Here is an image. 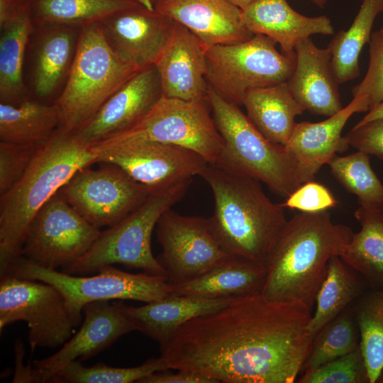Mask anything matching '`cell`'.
I'll return each instance as SVG.
<instances>
[{"mask_svg":"<svg viewBox=\"0 0 383 383\" xmlns=\"http://www.w3.org/2000/svg\"><path fill=\"white\" fill-rule=\"evenodd\" d=\"M156 233L162 249L157 259L171 284L196 279L231 256L220 245L209 218L170 209L160 217Z\"/></svg>","mask_w":383,"mask_h":383,"instance_id":"cell-15","label":"cell"},{"mask_svg":"<svg viewBox=\"0 0 383 383\" xmlns=\"http://www.w3.org/2000/svg\"><path fill=\"white\" fill-rule=\"evenodd\" d=\"M232 5L238 7L241 11L248 7L255 0H226Z\"/></svg>","mask_w":383,"mask_h":383,"instance_id":"cell-45","label":"cell"},{"mask_svg":"<svg viewBox=\"0 0 383 383\" xmlns=\"http://www.w3.org/2000/svg\"><path fill=\"white\" fill-rule=\"evenodd\" d=\"M40 146L0 141V194L6 193L24 174Z\"/></svg>","mask_w":383,"mask_h":383,"instance_id":"cell-40","label":"cell"},{"mask_svg":"<svg viewBox=\"0 0 383 383\" xmlns=\"http://www.w3.org/2000/svg\"><path fill=\"white\" fill-rule=\"evenodd\" d=\"M199 176L209 185L214 211L212 231L229 255L264 265L287 220L284 207L274 203L257 179L208 163Z\"/></svg>","mask_w":383,"mask_h":383,"instance_id":"cell-4","label":"cell"},{"mask_svg":"<svg viewBox=\"0 0 383 383\" xmlns=\"http://www.w3.org/2000/svg\"><path fill=\"white\" fill-rule=\"evenodd\" d=\"M58 108L28 99L18 104L0 103V141L40 146L59 128Z\"/></svg>","mask_w":383,"mask_h":383,"instance_id":"cell-30","label":"cell"},{"mask_svg":"<svg viewBox=\"0 0 383 383\" xmlns=\"http://www.w3.org/2000/svg\"><path fill=\"white\" fill-rule=\"evenodd\" d=\"M192 180H184L152 194L123 219L101 231L87 253L61 272L85 275L97 273L104 266L121 264L166 277L164 268L152 252V233L162 214L183 198Z\"/></svg>","mask_w":383,"mask_h":383,"instance_id":"cell-7","label":"cell"},{"mask_svg":"<svg viewBox=\"0 0 383 383\" xmlns=\"http://www.w3.org/2000/svg\"><path fill=\"white\" fill-rule=\"evenodd\" d=\"M354 216L360 230L353 233L339 256L372 290H383V206L360 205Z\"/></svg>","mask_w":383,"mask_h":383,"instance_id":"cell-29","label":"cell"},{"mask_svg":"<svg viewBox=\"0 0 383 383\" xmlns=\"http://www.w3.org/2000/svg\"><path fill=\"white\" fill-rule=\"evenodd\" d=\"M0 331L16 321L29 328L30 351L63 345L80 323L69 311L60 292L44 282L9 274L1 275Z\"/></svg>","mask_w":383,"mask_h":383,"instance_id":"cell-10","label":"cell"},{"mask_svg":"<svg viewBox=\"0 0 383 383\" xmlns=\"http://www.w3.org/2000/svg\"><path fill=\"white\" fill-rule=\"evenodd\" d=\"M242 21L253 35L269 37L279 44L283 54L290 57L296 56V45L311 35L334 33L328 17L304 16L287 0H255L242 11Z\"/></svg>","mask_w":383,"mask_h":383,"instance_id":"cell-24","label":"cell"},{"mask_svg":"<svg viewBox=\"0 0 383 383\" xmlns=\"http://www.w3.org/2000/svg\"><path fill=\"white\" fill-rule=\"evenodd\" d=\"M275 45L269 37L256 34L245 42L207 48L208 84L239 106L250 89L287 82L294 70L296 56L279 53Z\"/></svg>","mask_w":383,"mask_h":383,"instance_id":"cell-9","label":"cell"},{"mask_svg":"<svg viewBox=\"0 0 383 383\" xmlns=\"http://www.w3.org/2000/svg\"><path fill=\"white\" fill-rule=\"evenodd\" d=\"M153 4H155L157 0H151Z\"/></svg>","mask_w":383,"mask_h":383,"instance_id":"cell-47","label":"cell"},{"mask_svg":"<svg viewBox=\"0 0 383 383\" xmlns=\"http://www.w3.org/2000/svg\"><path fill=\"white\" fill-rule=\"evenodd\" d=\"M382 12L383 0H362L350 27L347 30H340L328 45L332 70L338 84L359 77L360 54L370 42L374 20Z\"/></svg>","mask_w":383,"mask_h":383,"instance_id":"cell-33","label":"cell"},{"mask_svg":"<svg viewBox=\"0 0 383 383\" xmlns=\"http://www.w3.org/2000/svg\"><path fill=\"white\" fill-rule=\"evenodd\" d=\"M299 383H370L360 347L303 373Z\"/></svg>","mask_w":383,"mask_h":383,"instance_id":"cell-38","label":"cell"},{"mask_svg":"<svg viewBox=\"0 0 383 383\" xmlns=\"http://www.w3.org/2000/svg\"><path fill=\"white\" fill-rule=\"evenodd\" d=\"M100 23L116 55L138 70L155 65L176 26L175 21L145 6L115 12Z\"/></svg>","mask_w":383,"mask_h":383,"instance_id":"cell-16","label":"cell"},{"mask_svg":"<svg viewBox=\"0 0 383 383\" xmlns=\"http://www.w3.org/2000/svg\"><path fill=\"white\" fill-rule=\"evenodd\" d=\"M28 4L35 26L65 24L82 27L126 9L154 8L151 0H28Z\"/></svg>","mask_w":383,"mask_h":383,"instance_id":"cell-32","label":"cell"},{"mask_svg":"<svg viewBox=\"0 0 383 383\" xmlns=\"http://www.w3.org/2000/svg\"><path fill=\"white\" fill-rule=\"evenodd\" d=\"M338 204L330 190L313 180L301 184L282 204L284 208L314 213L328 210Z\"/></svg>","mask_w":383,"mask_h":383,"instance_id":"cell-41","label":"cell"},{"mask_svg":"<svg viewBox=\"0 0 383 383\" xmlns=\"http://www.w3.org/2000/svg\"><path fill=\"white\" fill-rule=\"evenodd\" d=\"M360 341L359 326L351 304L313 337L303 373L353 352L360 347Z\"/></svg>","mask_w":383,"mask_h":383,"instance_id":"cell-35","label":"cell"},{"mask_svg":"<svg viewBox=\"0 0 383 383\" xmlns=\"http://www.w3.org/2000/svg\"><path fill=\"white\" fill-rule=\"evenodd\" d=\"M80 328L53 355L33 362L35 382L49 379L69 362L88 360L110 347L121 336L135 331L122 301L87 304Z\"/></svg>","mask_w":383,"mask_h":383,"instance_id":"cell-17","label":"cell"},{"mask_svg":"<svg viewBox=\"0 0 383 383\" xmlns=\"http://www.w3.org/2000/svg\"><path fill=\"white\" fill-rule=\"evenodd\" d=\"M370 60L362 82L352 89L353 97L363 96L369 110L383 101V27L371 34Z\"/></svg>","mask_w":383,"mask_h":383,"instance_id":"cell-39","label":"cell"},{"mask_svg":"<svg viewBox=\"0 0 383 383\" xmlns=\"http://www.w3.org/2000/svg\"><path fill=\"white\" fill-rule=\"evenodd\" d=\"M0 101L16 105L28 99L23 67L35 30L28 0H0Z\"/></svg>","mask_w":383,"mask_h":383,"instance_id":"cell-23","label":"cell"},{"mask_svg":"<svg viewBox=\"0 0 383 383\" xmlns=\"http://www.w3.org/2000/svg\"><path fill=\"white\" fill-rule=\"evenodd\" d=\"M154 8L189 29L206 49L254 36L243 23L242 11L226 0H157Z\"/></svg>","mask_w":383,"mask_h":383,"instance_id":"cell-20","label":"cell"},{"mask_svg":"<svg viewBox=\"0 0 383 383\" xmlns=\"http://www.w3.org/2000/svg\"><path fill=\"white\" fill-rule=\"evenodd\" d=\"M353 233L348 226L333 223L328 210L295 214L267 256L261 296L312 310L330 260L340 255Z\"/></svg>","mask_w":383,"mask_h":383,"instance_id":"cell-2","label":"cell"},{"mask_svg":"<svg viewBox=\"0 0 383 383\" xmlns=\"http://www.w3.org/2000/svg\"><path fill=\"white\" fill-rule=\"evenodd\" d=\"M79 28L65 24L35 26L33 87L39 98L52 96L66 82L76 55Z\"/></svg>","mask_w":383,"mask_h":383,"instance_id":"cell-25","label":"cell"},{"mask_svg":"<svg viewBox=\"0 0 383 383\" xmlns=\"http://www.w3.org/2000/svg\"><path fill=\"white\" fill-rule=\"evenodd\" d=\"M345 138L357 151L383 160V118L355 125Z\"/></svg>","mask_w":383,"mask_h":383,"instance_id":"cell-42","label":"cell"},{"mask_svg":"<svg viewBox=\"0 0 383 383\" xmlns=\"http://www.w3.org/2000/svg\"><path fill=\"white\" fill-rule=\"evenodd\" d=\"M207 99L223 140L214 165L262 182L272 192L285 197L301 184L295 162L284 145L267 139L238 105L223 98L209 84Z\"/></svg>","mask_w":383,"mask_h":383,"instance_id":"cell-5","label":"cell"},{"mask_svg":"<svg viewBox=\"0 0 383 383\" xmlns=\"http://www.w3.org/2000/svg\"><path fill=\"white\" fill-rule=\"evenodd\" d=\"M333 177L359 205L383 206V184L373 171L370 155L357 151L344 157L336 155L329 162Z\"/></svg>","mask_w":383,"mask_h":383,"instance_id":"cell-36","label":"cell"},{"mask_svg":"<svg viewBox=\"0 0 383 383\" xmlns=\"http://www.w3.org/2000/svg\"><path fill=\"white\" fill-rule=\"evenodd\" d=\"M79 170L59 190L67 202L94 227L111 226L152 194L120 167Z\"/></svg>","mask_w":383,"mask_h":383,"instance_id":"cell-14","label":"cell"},{"mask_svg":"<svg viewBox=\"0 0 383 383\" xmlns=\"http://www.w3.org/2000/svg\"><path fill=\"white\" fill-rule=\"evenodd\" d=\"M380 118H383V101L370 109L367 113L355 125H361Z\"/></svg>","mask_w":383,"mask_h":383,"instance_id":"cell-44","label":"cell"},{"mask_svg":"<svg viewBox=\"0 0 383 383\" xmlns=\"http://www.w3.org/2000/svg\"><path fill=\"white\" fill-rule=\"evenodd\" d=\"M296 66L287 80L288 87L296 101L311 113L332 116L343 106L338 83L334 76L328 48H318L309 38L294 49Z\"/></svg>","mask_w":383,"mask_h":383,"instance_id":"cell-22","label":"cell"},{"mask_svg":"<svg viewBox=\"0 0 383 383\" xmlns=\"http://www.w3.org/2000/svg\"><path fill=\"white\" fill-rule=\"evenodd\" d=\"M208 99L162 96L133 126L102 140H145L189 148L214 164L223 146Z\"/></svg>","mask_w":383,"mask_h":383,"instance_id":"cell-11","label":"cell"},{"mask_svg":"<svg viewBox=\"0 0 383 383\" xmlns=\"http://www.w3.org/2000/svg\"><path fill=\"white\" fill-rule=\"evenodd\" d=\"M311 311L261 294L237 298L182 325L160 357L169 369L218 383H293L311 350Z\"/></svg>","mask_w":383,"mask_h":383,"instance_id":"cell-1","label":"cell"},{"mask_svg":"<svg viewBox=\"0 0 383 383\" xmlns=\"http://www.w3.org/2000/svg\"><path fill=\"white\" fill-rule=\"evenodd\" d=\"M167 370L156 371L138 383H218L216 380L199 372L178 370L173 373Z\"/></svg>","mask_w":383,"mask_h":383,"instance_id":"cell-43","label":"cell"},{"mask_svg":"<svg viewBox=\"0 0 383 383\" xmlns=\"http://www.w3.org/2000/svg\"><path fill=\"white\" fill-rule=\"evenodd\" d=\"M98 162L90 145L57 128L21 178L0 198V274L21 256L33 218L80 169Z\"/></svg>","mask_w":383,"mask_h":383,"instance_id":"cell-3","label":"cell"},{"mask_svg":"<svg viewBox=\"0 0 383 383\" xmlns=\"http://www.w3.org/2000/svg\"><path fill=\"white\" fill-rule=\"evenodd\" d=\"M243 105L256 128L270 141L284 146L294 129L296 116L305 111L287 82L249 90Z\"/></svg>","mask_w":383,"mask_h":383,"instance_id":"cell-28","label":"cell"},{"mask_svg":"<svg viewBox=\"0 0 383 383\" xmlns=\"http://www.w3.org/2000/svg\"><path fill=\"white\" fill-rule=\"evenodd\" d=\"M58 191L38 211L21 256L44 268H65L91 248L100 233Z\"/></svg>","mask_w":383,"mask_h":383,"instance_id":"cell-13","label":"cell"},{"mask_svg":"<svg viewBox=\"0 0 383 383\" xmlns=\"http://www.w3.org/2000/svg\"><path fill=\"white\" fill-rule=\"evenodd\" d=\"M206 50L194 34L176 22L169 45L155 64L163 96L186 101L208 99Z\"/></svg>","mask_w":383,"mask_h":383,"instance_id":"cell-21","label":"cell"},{"mask_svg":"<svg viewBox=\"0 0 383 383\" xmlns=\"http://www.w3.org/2000/svg\"><path fill=\"white\" fill-rule=\"evenodd\" d=\"M169 369L165 360L150 358L133 367H114L102 362L86 367L74 360L58 370L48 381L52 383H131L139 382L149 374Z\"/></svg>","mask_w":383,"mask_h":383,"instance_id":"cell-37","label":"cell"},{"mask_svg":"<svg viewBox=\"0 0 383 383\" xmlns=\"http://www.w3.org/2000/svg\"><path fill=\"white\" fill-rule=\"evenodd\" d=\"M233 299H204L170 295L141 306L124 304V310L135 331L156 340L161 349L184 323L194 318L215 312L227 306Z\"/></svg>","mask_w":383,"mask_h":383,"instance_id":"cell-26","label":"cell"},{"mask_svg":"<svg viewBox=\"0 0 383 383\" xmlns=\"http://www.w3.org/2000/svg\"><path fill=\"white\" fill-rule=\"evenodd\" d=\"M353 306L369 382L375 383L383 371V290L366 292Z\"/></svg>","mask_w":383,"mask_h":383,"instance_id":"cell-34","label":"cell"},{"mask_svg":"<svg viewBox=\"0 0 383 383\" xmlns=\"http://www.w3.org/2000/svg\"><path fill=\"white\" fill-rule=\"evenodd\" d=\"M162 96L155 65L138 70L98 111L72 133L90 145L123 132L139 121Z\"/></svg>","mask_w":383,"mask_h":383,"instance_id":"cell-18","label":"cell"},{"mask_svg":"<svg viewBox=\"0 0 383 383\" xmlns=\"http://www.w3.org/2000/svg\"><path fill=\"white\" fill-rule=\"evenodd\" d=\"M368 284L362 276L340 256L333 257L316 298V309L308 328L313 336L366 292Z\"/></svg>","mask_w":383,"mask_h":383,"instance_id":"cell-31","label":"cell"},{"mask_svg":"<svg viewBox=\"0 0 383 383\" xmlns=\"http://www.w3.org/2000/svg\"><path fill=\"white\" fill-rule=\"evenodd\" d=\"M265 278L264 265L230 256L196 279L171 285L172 295L204 299H233L261 294Z\"/></svg>","mask_w":383,"mask_h":383,"instance_id":"cell-27","label":"cell"},{"mask_svg":"<svg viewBox=\"0 0 383 383\" xmlns=\"http://www.w3.org/2000/svg\"><path fill=\"white\" fill-rule=\"evenodd\" d=\"M98 162L114 165L151 194L199 175L209 163L187 148L145 140H101L90 145Z\"/></svg>","mask_w":383,"mask_h":383,"instance_id":"cell-12","label":"cell"},{"mask_svg":"<svg viewBox=\"0 0 383 383\" xmlns=\"http://www.w3.org/2000/svg\"><path fill=\"white\" fill-rule=\"evenodd\" d=\"M138 70L116 55L100 22L80 27L71 70L54 103L60 113L59 128L75 131Z\"/></svg>","mask_w":383,"mask_h":383,"instance_id":"cell-6","label":"cell"},{"mask_svg":"<svg viewBox=\"0 0 383 383\" xmlns=\"http://www.w3.org/2000/svg\"><path fill=\"white\" fill-rule=\"evenodd\" d=\"M369 111L363 96L353 99L341 111L317 123H296L288 142L284 145L295 162L299 180L302 184L313 180L321 168L349 148L343 129L355 113Z\"/></svg>","mask_w":383,"mask_h":383,"instance_id":"cell-19","label":"cell"},{"mask_svg":"<svg viewBox=\"0 0 383 383\" xmlns=\"http://www.w3.org/2000/svg\"><path fill=\"white\" fill-rule=\"evenodd\" d=\"M321 9H323L329 0H310Z\"/></svg>","mask_w":383,"mask_h":383,"instance_id":"cell-46","label":"cell"},{"mask_svg":"<svg viewBox=\"0 0 383 383\" xmlns=\"http://www.w3.org/2000/svg\"><path fill=\"white\" fill-rule=\"evenodd\" d=\"M38 280L55 287L62 294L72 316L81 324L82 309L96 301L132 300L150 303L172 295L165 277L132 274L107 265L89 277L72 275L39 266L21 256L0 274Z\"/></svg>","mask_w":383,"mask_h":383,"instance_id":"cell-8","label":"cell"}]
</instances>
